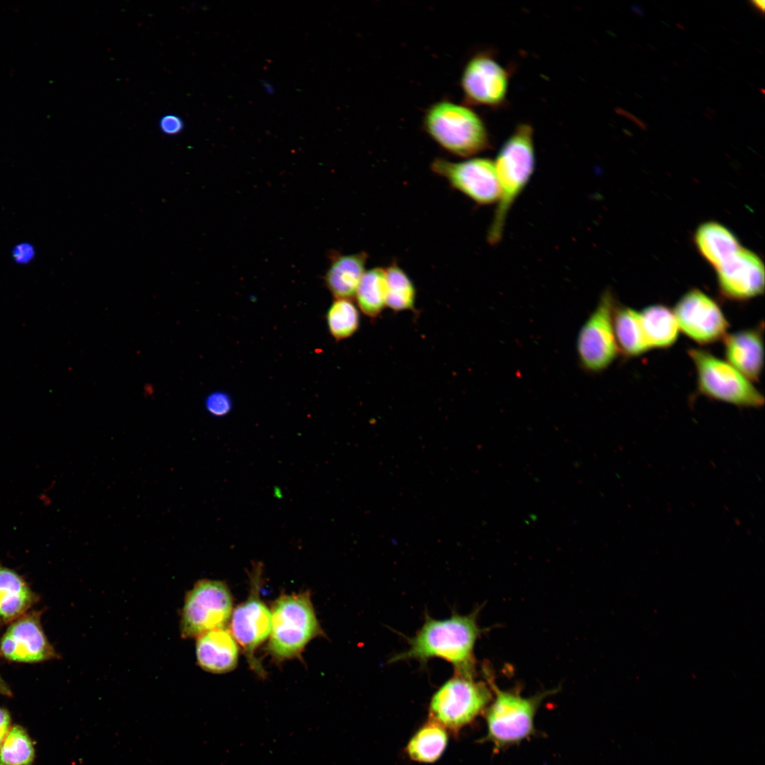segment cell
I'll use <instances>...</instances> for the list:
<instances>
[{"instance_id": "6da1fadb", "label": "cell", "mask_w": 765, "mask_h": 765, "mask_svg": "<svg viewBox=\"0 0 765 765\" xmlns=\"http://www.w3.org/2000/svg\"><path fill=\"white\" fill-rule=\"evenodd\" d=\"M477 615V611L468 615L454 613L441 620L426 616L422 626L409 639L408 649L392 657L390 662L415 659L426 663L439 658L452 664L455 672H475L474 649L482 632Z\"/></svg>"}, {"instance_id": "7a4b0ae2", "label": "cell", "mask_w": 765, "mask_h": 765, "mask_svg": "<svg viewBox=\"0 0 765 765\" xmlns=\"http://www.w3.org/2000/svg\"><path fill=\"white\" fill-rule=\"evenodd\" d=\"M494 163L500 196L487 233V241L493 245L502 238L509 210L534 171L536 157L531 126H517L501 147Z\"/></svg>"}, {"instance_id": "3957f363", "label": "cell", "mask_w": 765, "mask_h": 765, "mask_svg": "<svg viewBox=\"0 0 765 765\" xmlns=\"http://www.w3.org/2000/svg\"><path fill=\"white\" fill-rule=\"evenodd\" d=\"M271 613L267 649L276 661L300 658L312 639L324 635L307 591L280 595Z\"/></svg>"}, {"instance_id": "277c9868", "label": "cell", "mask_w": 765, "mask_h": 765, "mask_svg": "<svg viewBox=\"0 0 765 765\" xmlns=\"http://www.w3.org/2000/svg\"><path fill=\"white\" fill-rule=\"evenodd\" d=\"M423 125L434 141L458 157H472L490 147L483 121L463 105L448 101L433 104L425 113Z\"/></svg>"}, {"instance_id": "5b68a950", "label": "cell", "mask_w": 765, "mask_h": 765, "mask_svg": "<svg viewBox=\"0 0 765 765\" xmlns=\"http://www.w3.org/2000/svg\"><path fill=\"white\" fill-rule=\"evenodd\" d=\"M487 680L493 696L484 712V740L492 744L494 750L500 751L534 735L536 712L543 700L556 690L525 697L516 691L502 690L489 677Z\"/></svg>"}, {"instance_id": "8992f818", "label": "cell", "mask_w": 765, "mask_h": 765, "mask_svg": "<svg viewBox=\"0 0 765 765\" xmlns=\"http://www.w3.org/2000/svg\"><path fill=\"white\" fill-rule=\"evenodd\" d=\"M475 673L455 672L435 691L429 703V719L458 732L484 713L493 693L487 680L476 679Z\"/></svg>"}, {"instance_id": "52a82bcc", "label": "cell", "mask_w": 765, "mask_h": 765, "mask_svg": "<svg viewBox=\"0 0 765 765\" xmlns=\"http://www.w3.org/2000/svg\"><path fill=\"white\" fill-rule=\"evenodd\" d=\"M688 354L695 366L697 387L701 395L740 407L764 405V395L727 361L700 348H691Z\"/></svg>"}, {"instance_id": "ba28073f", "label": "cell", "mask_w": 765, "mask_h": 765, "mask_svg": "<svg viewBox=\"0 0 765 765\" xmlns=\"http://www.w3.org/2000/svg\"><path fill=\"white\" fill-rule=\"evenodd\" d=\"M233 611V601L227 584L219 580L200 579L187 591L180 616L182 638H198L208 631L225 628Z\"/></svg>"}, {"instance_id": "9c48e42d", "label": "cell", "mask_w": 765, "mask_h": 765, "mask_svg": "<svg viewBox=\"0 0 765 765\" xmlns=\"http://www.w3.org/2000/svg\"><path fill=\"white\" fill-rule=\"evenodd\" d=\"M262 569L261 562L254 564L249 575V596L231 616V633L242 647L251 669L260 677H264L266 672L255 652L269 637L271 628V611L259 595Z\"/></svg>"}, {"instance_id": "30bf717a", "label": "cell", "mask_w": 765, "mask_h": 765, "mask_svg": "<svg viewBox=\"0 0 765 765\" xmlns=\"http://www.w3.org/2000/svg\"><path fill=\"white\" fill-rule=\"evenodd\" d=\"M615 305L611 292L608 290L604 292L579 332L578 358L587 371L597 373L606 369L619 353L613 326Z\"/></svg>"}, {"instance_id": "8fae6325", "label": "cell", "mask_w": 765, "mask_h": 765, "mask_svg": "<svg viewBox=\"0 0 765 765\" xmlns=\"http://www.w3.org/2000/svg\"><path fill=\"white\" fill-rule=\"evenodd\" d=\"M431 169L445 178L453 189L477 205H492L499 199L500 187L494 163L489 159L451 162L436 158L432 162Z\"/></svg>"}, {"instance_id": "7c38bea8", "label": "cell", "mask_w": 765, "mask_h": 765, "mask_svg": "<svg viewBox=\"0 0 765 765\" xmlns=\"http://www.w3.org/2000/svg\"><path fill=\"white\" fill-rule=\"evenodd\" d=\"M673 312L679 331L700 345L723 339L730 327L718 304L698 289L690 290L681 296Z\"/></svg>"}, {"instance_id": "4fadbf2b", "label": "cell", "mask_w": 765, "mask_h": 765, "mask_svg": "<svg viewBox=\"0 0 765 765\" xmlns=\"http://www.w3.org/2000/svg\"><path fill=\"white\" fill-rule=\"evenodd\" d=\"M509 73L487 52H479L466 63L460 79L465 101L469 105L498 107L506 98Z\"/></svg>"}, {"instance_id": "5bb4252c", "label": "cell", "mask_w": 765, "mask_h": 765, "mask_svg": "<svg viewBox=\"0 0 765 765\" xmlns=\"http://www.w3.org/2000/svg\"><path fill=\"white\" fill-rule=\"evenodd\" d=\"M41 612L28 611L11 623L0 638V657L17 663H38L58 654L40 622Z\"/></svg>"}, {"instance_id": "9a60e30c", "label": "cell", "mask_w": 765, "mask_h": 765, "mask_svg": "<svg viewBox=\"0 0 765 765\" xmlns=\"http://www.w3.org/2000/svg\"><path fill=\"white\" fill-rule=\"evenodd\" d=\"M716 271L720 293L730 300L745 301L764 293V264L747 249L741 247Z\"/></svg>"}, {"instance_id": "2e32d148", "label": "cell", "mask_w": 765, "mask_h": 765, "mask_svg": "<svg viewBox=\"0 0 765 765\" xmlns=\"http://www.w3.org/2000/svg\"><path fill=\"white\" fill-rule=\"evenodd\" d=\"M763 324L727 334L723 338L726 360L750 381H759L764 368Z\"/></svg>"}, {"instance_id": "e0dca14e", "label": "cell", "mask_w": 765, "mask_h": 765, "mask_svg": "<svg viewBox=\"0 0 765 765\" xmlns=\"http://www.w3.org/2000/svg\"><path fill=\"white\" fill-rule=\"evenodd\" d=\"M196 657L204 671L225 674L237 667L239 647L229 630L217 628L196 638Z\"/></svg>"}, {"instance_id": "ac0fdd59", "label": "cell", "mask_w": 765, "mask_h": 765, "mask_svg": "<svg viewBox=\"0 0 765 765\" xmlns=\"http://www.w3.org/2000/svg\"><path fill=\"white\" fill-rule=\"evenodd\" d=\"M368 259V254L365 251L348 254L333 251L330 254L324 281L334 299H351L355 296L366 271Z\"/></svg>"}, {"instance_id": "d6986e66", "label": "cell", "mask_w": 765, "mask_h": 765, "mask_svg": "<svg viewBox=\"0 0 765 765\" xmlns=\"http://www.w3.org/2000/svg\"><path fill=\"white\" fill-rule=\"evenodd\" d=\"M38 599L21 575L0 562V626L28 612Z\"/></svg>"}, {"instance_id": "ffe728a7", "label": "cell", "mask_w": 765, "mask_h": 765, "mask_svg": "<svg viewBox=\"0 0 765 765\" xmlns=\"http://www.w3.org/2000/svg\"><path fill=\"white\" fill-rule=\"evenodd\" d=\"M694 238L701 255L715 269L742 247L736 237L728 229L715 222H708L699 226Z\"/></svg>"}, {"instance_id": "44dd1931", "label": "cell", "mask_w": 765, "mask_h": 765, "mask_svg": "<svg viewBox=\"0 0 765 765\" xmlns=\"http://www.w3.org/2000/svg\"><path fill=\"white\" fill-rule=\"evenodd\" d=\"M613 326L618 351L623 356L638 357L650 350L639 312L628 306L615 305Z\"/></svg>"}, {"instance_id": "7402d4cb", "label": "cell", "mask_w": 765, "mask_h": 765, "mask_svg": "<svg viewBox=\"0 0 765 765\" xmlns=\"http://www.w3.org/2000/svg\"><path fill=\"white\" fill-rule=\"evenodd\" d=\"M639 312L650 349L667 348L676 343L679 328L673 310L666 305L656 304L647 306Z\"/></svg>"}, {"instance_id": "603a6c76", "label": "cell", "mask_w": 765, "mask_h": 765, "mask_svg": "<svg viewBox=\"0 0 765 765\" xmlns=\"http://www.w3.org/2000/svg\"><path fill=\"white\" fill-rule=\"evenodd\" d=\"M446 729L429 719L409 740L406 747L409 757L420 763H433L443 753L448 743Z\"/></svg>"}, {"instance_id": "cb8c5ba5", "label": "cell", "mask_w": 765, "mask_h": 765, "mask_svg": "<svg viewBox=\"0 0 765 765\" xmlns=\"http://www.w3.org/2000/svg\"><path fill=\"white\" fill-rule=\"evenodd\" d=\"M355 297L358 309L371 319L378 318L386 307L385 268L375 267L366 271Z\"/></svg>"}, {"instance_id": "d4e9b609", "label": "cell", "mask_w": 765, "mask_h": 765, "mask_svg": "<svg viewBox=\"0 0 765 765\" xmlns=\"http://www.w3.org/2000/svg\"><path fill=\"white\" fill-rule=\"evenodd\" d=\"M385 270L386 307L394 312H415L416 288L407 273L395 261Z\"/></svg>"}, {"instance_id": "484cf974", "label": "cell", "mask_w": 765, "mask_h": 765, "mask_svg": "<svg viewBox=\"0 0 765 765\" xmlns=\"http://www.w3.org/2000/svg\"><path fill=\"white\" fill-rule=\"evenodd\" d=\"M330 335L336 341L350 338L360 327V313L351 299H334L326 314Z\"/></svg>"}, {"instance_id": "4316f807", "label": "cell", "mask_w": 765, "mask_h": 765, "mask_svg": "<svg viewBox=\"0 0 765 765\" xmlns=\"http://www.w3.org/2000/svg\"><path fill=\"white\" fill-rule=\"evenodd\" d=\"M35 758L33 742L20 725L10 728L0 747V765H32Z\"/></svg>"}, {"instance_id": "83f0119b", "label": "cell", "mask_w": 765, "mask_h": 765, "mask_svg": "<svg viewBox=\"0 0 765 765\" xmlns=\"http://www.w3.org/2000/svg\"><path fill=\"white\" fill-rule=\"evenodd\" d=\"M205 407L210 414L216 416H222L231 410L232 402L226 393L215 392L207 397Z\"/></svg>"}, {"instance_id": "f1b7e54d", "label": "cell", "mask_w": 765, "mask_h": 765, "mask_svg": "<svg viewBox=\"0 0 765 765\" xmlns=\"http://www.w3.org/2000/svg\"><path fill=\"white\" fill-rule=\"evenodd\" d=\"M159 130L165 135L174 136L179 134L184 128L183 119L174 113H167L160 118L158 123Z\"/></svg>"}, {"instance_id": "f546056e", "label": "cell", "mask_w": 765, "mask_h": 765, "mask_svg": "<svg viewBox=\"0 0 765 765\" xmlns=\"http://www.w3.org/2000/svg\"><path fill=\"white\" fill-rule=\"evenodd\" d=\"M10 724L9 713L5 708L0 707V747L11 728Z\"/></svg>"}, {"instance_id": "4dcf8cb0", "label": "cell", "mask_w": 765, "mask_h": 765, "mask_svg": "<svg viewBox=\"0 0 765 765\" xmlns=\"http://www.w3.org/2000/svg\"><path fill=\"white\" fill-rule=\"evenodd\" d=\"M33 249L28 244H20L14 250L13 256L16 261L26 262L33 256Z\"/></svg>"}, {"instance_id": "1f68e13d", "label": "cell", "mask_w": 765, "mask_h": 765, "mask_svg": "<svg viewBox=\"0 0 765 765\" xmlns=\"http://www.w3.org/2000/svg\"><path fill=\"white\" fill-rule=\"evenodd\" d=\"M618 112L619 114H621V115L628 118L630 120H632L633 123H635L640 128H642L643 130H645L647 128L645 124L642 121H641L640 119H638L635 116L633 115L630 113L625 111V110L618 109Z\"/></svg>"}, {"instance_id": "d6a6232c", "label": "cell", "mask_w": 765, "mask_h": 765, "mask_svg": "<svg viewBox=\"0 0 765 765\" xmlns=\"http://www.w3.org/2000/svg\"><path fill=\"white\" fill-rule=\"evenodd\" d=\"M261 86L265 93L268 95H273L276 92L275 86L268 80L262 79L261 81Z\"/></svg>"}, {"instance_id": "836d02e7", "label": "cell", "mask_w": 765, "mask_h": 765, "mask_svg": "<svg viewBox=\"0 0 765 765\" xmlns=\"http://www.w3.org/2000/svg\"><path fill=\"white\" fill-rule=\"evenodd\" d=\"M0 694L4 695V696H9V697L12 696L11 690L10 689L8 685L1 677V676H0Z\"/></svg>"}, {"instance_id": "e575fe53", "label": "cell", "mask_w": 765, "mask_h": 765, "mask_svg": "<svg viewBox=\"0 0 765 765\" xmlns=\"http://www.w3.org/2000/svg\"><path fill=\"white\" fill-rule=\"evenodd\" d=\"M751 2L752 4V5L754 6L755 8H756L757 9L761 11L762 12L764 11V1H752Z\"/></svg>"}]
</instances>
